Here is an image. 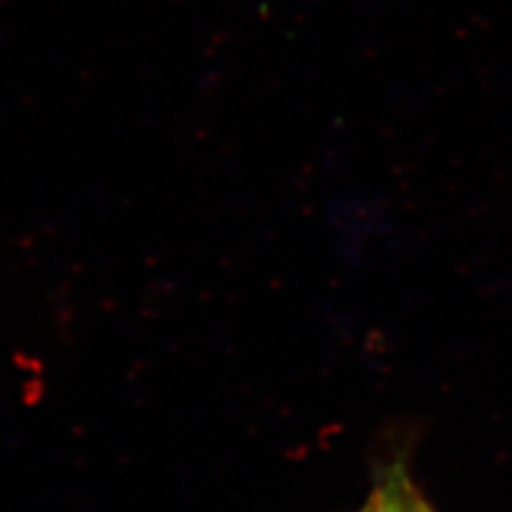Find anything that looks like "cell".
Segmentation results:
<instances>
[{
  "label": "cell",
  "mask_w": 512,
  "mask_h": 512,
  "mask_svg": "<svg viewBox=\"0 0 512 512\" xmlns=\"http://www.w3.org/2000/svg\"><path fill=\"white\" fill-rule=\"evenodd\" d=\"M376 512H434L402 468H393L372 495Z\"/></svg>",
  "instance_id": "6da1fadb"
},
{
  "label": "cell",
  "mask_w": 512,
  "mask_h": 512,
  "mask_svg": "<svg viewBox=\"0 0 512 512\" xmlns=\"http://www.w3.org/2000/svg\"><path fill=\"white\" fill-rule=\"evenodd\" d=\"M361 512H376V508H374V504H372V500L367 502V506L361 510Z\"/></svg>",
  "instance_id": "7a4b0ae2"
}]
</instances>
